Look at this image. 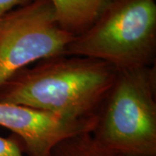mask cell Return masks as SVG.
I'll use <instances>...</instances> for the list:
<instances>
[{"label": "cell", "instance_id": "1", "mask_svg": "<svg viewBox=\"0 0 156 156\" xmlns=\"http://www.w3.org/2000/svg\"><path fill=\"white\" fill-rule=\"evenodd\" d=\"M117 76L104 62L60 55L14 74L0 87V102L29 107L67 122L97 118Z\"/></svg>", "mask_w": 156, "mask_h": 156}, {"label": "cell", "instance_id": "2", "mask_svg": "<svg viewBox=\"0 0 156 156\" xmlns=\"http://www.w3.org/2000/svg\"><path fill=\"white\" fill-rule=\"evenodd\" d=\"M91 134L118 156H156V68L117 71Z\"/></svg>", "mask_w": 156, "mask_h": 156}, {"label": "cell", "instance_id": "3", "mask_svg": "<svg viewBox=\"0 0 156 156\" xmlns=\"http://www.w3.org/2000/svg\"><path fill=\"white\" fill-rule=\"evenodd\" d=\"M156 0H111L64 55L104 62L117 71L154 65Z\"/></svg>", "mask_w": 156, "mask_h": 156}, {"label": "cell", "instance_id": "4", "mask_svg": "<svg viewBox=\"0 0 156 156\" xmlns=\"http://www.w3.org/2000/svg\"><path fill=\"white\" fill-rule=\"evenodd\" d=\"M73 34L62 28L50 0H31L0 19V87L19 70L64 55Z\"/></svg>", "mask_w": 156, "mask_h": 156}, {"label": "cell", "instance_id": "5", "mask_svg": "<svg viewBox=\"0 0 156 156\" xmlns=\"http://www.w3.org/2000/svg\"><path fill=\"white\" fill-rule=\"evenodd\" d=\"M97 118L67 122L29 107L0 102V126L11 130L21 140L29 156H50L63 140L91 133Z\"/></svg>", "mask_w": 156, "mask_h": 156}, {"label": "cell", "instance_id": "6", "mask_svg": "<svg viewBox=\"0 0 156 156\" xmlns=\"http://www.w3.org/2000/svg\"><path fill=\"white\" fill-rule=\"evenodd\" d=\"M111 0H50L60 26L74 36L93 24Z\"/></svg>", "mask_w": 156, "mask_h": 156}, {"label": "cell", "instance_id": "7", "mask_svg": "<svg viewBox=\"0 0 156 156\" xmlns=\"http://www.w3.org/2000/svg\"><path fill=\"white\" fill-rule=\"evenodd\" d=\"M50 156H118L101 147L91 133L74 135L63 140Z\"/></svg>", "mask_w": 156, "mask_h": 156}, {"label": "cell", "instance_id": "8", "mask_svg": "<svg viewBox=\"0 0 156 156\" xmlns=\"http://www.w3.org/2000/svg\"><path fill=\"white\" fill-rule=\"evenodd\" d=\"M23 146L16 135L9 138L0 136V156H24Z\"/></svg>", "mask_w": 156, "mask_h": 156}, {"label": "cell", "instance_id": "9", "mask_svg": "<svg viewBox=\"0 0 156 156\" xmlns=\"http://www.w3.org/2000/svg\"><path fill=\"white\" fill-rule=\"evenodd\" d=\"M31 0H0V19L14 9L25 5Z\"/></svg>", "mask_w": 156, "mask_h": 156}]
</instances>
